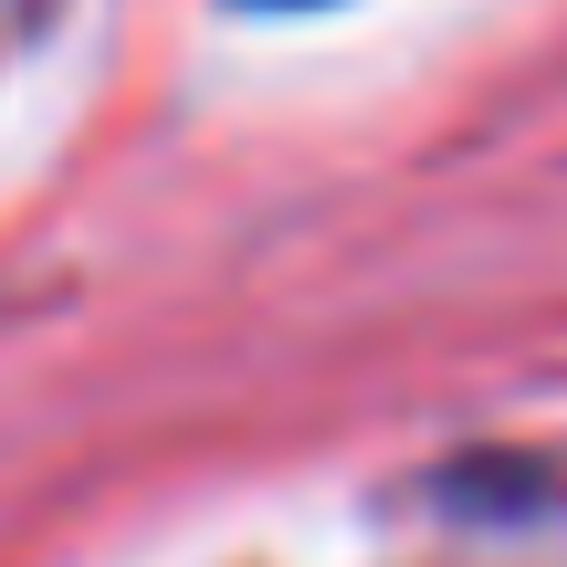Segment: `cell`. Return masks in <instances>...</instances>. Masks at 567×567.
Segmentation results:
<instances>
[]
</instances>
